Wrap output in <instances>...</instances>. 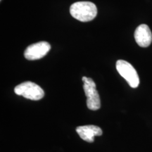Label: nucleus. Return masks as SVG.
I'll use <instances>...</instances> for the list:
<instances>
[{
  "mask_svg": "<svg viewBox=\"0 0 152 152\" xmlns=\"http://www.w3.org/2000/svg\"><path fill=\"white\" fill-rule=\"evenodd\" d=\"M83 81L84 83L83 88L87 96V107L92 111L99 109L101 106L100 98L94 80L90 77H83Z\"/></svg>",
  "mask_w": 152,
  "mask_h": 152,
  "instance_id": "nucleus-3",
  "label": "nucleus"
},
{
  "mask_svg": "<svg viewBox=\"0 0 152 152\" xmlns=\"http://www.w3.org/2000/svg\"><path fill=\"white\" fill-rule=\"evenodd\" d=\"M116 69L131 87L137 88L139 86V75L136 70L130 63L124 60H118L116 62Z\"/></svg>",
  "mask_w": 152,
  "mask_h": 152,
  "instance_id": "nucleus-4",
  "label": "nucleus"
},
{
  "mask_svg": "<svg viewBox=\"0 0 152 152\" xmlns=\"http://www.w3.org/2000/svg\"><path fill=\"white\" fill-rule=\"evenodd\" d=\"M76 132L81 139L87 142H93L95 136H101L102 134V129L93 125L77 127Z\"/></svg>",
  "mask_w": 152,
  "mask_h": 152,
  "instance_id": "nucleus-7",
  "label": "nucleus"
},
{
  "mask_svg": "<svg viewBox=\"0 0 152 152\" xmlns=\"http://www.w3.org/2000/svg\"><path fill=\"white\" fill-rule=\"evenodd\" d=\"M70 13L74 18L81 22L92 20L97 14V8L91 1H77L70 7Z\"/></svg>",
  "mask_w": 152,
  "mask_h": 152,
  "instance_id": "nucleus-1",
  "label": "nucleus"
},
{
  "mask_svg": "<svg viewBox=\"0 0 152 152\" xmlns=\"http://www.w3.org/2000/svg\"><path fill=\"white\" fill-rule=\"evenodd\" d=\"M50 49V45L47 42H39L28 46L25 50L24 56L30 61L40 59L46 56Z\"/></svg>",
  "mask_w": 152,
  "mask_h": 152,
  "instance_id": "nucleus-5",
  "label": "nucleus"
},
{
  "mask_svg": "<svg viewBox=\"0 0 152 152\" xmlns=\"http://www.w3.org/2000/svg\"><path fill=\"white\" fill-rule=\"evenodd\" d=\"M14 92L17 95L23 96L28 99L38 101L42 99L45 92L42 88L33 82H24L15 87Z\"/></svg>",
  "mask_w": 152,
  "mask_h": 152,
  "instance_id": "nucleus-2",
  "label": "nucleus"
},
{
  "mask_svg": "<svg viewBox=\"0 0 152 152\" xmlns=\"http://www.w3.org/2000/svg\"><path fill=\"white\" fill-rule=\"evenodd\" d=\"M134 39L139 46L149 47L152 42V33L149 26L146 24L139 26L134 32Z\"/></svg>",
  "mask_w": 152,
  "mask_h": 152,
  "instance_id": "nucleus-6",
  "label": "nucleus"
},
{
  "mask_svg": "<svg viewBox=\"0 0 152 152\" xmlns=\"http://www.w3.org/2000/svg\"></svg>",
  "mask_w": 152,
  "mask_h": 152,
  "instance_id": "nucleus-8",
  "label": "nucleus"
}]
</instances>
